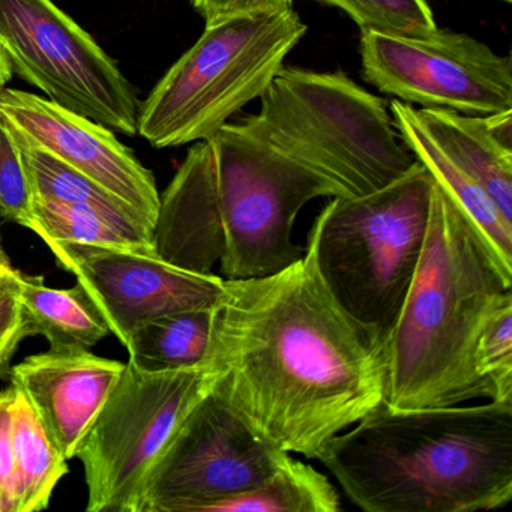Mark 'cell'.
I'll return each mask as SVG.
<instances>
[{"label":"cell","instance_id":"6da1fadb","mask_svg":"<svg viewBox=\"0 0 512 512\" xmlns=\"http://www.w3.org/2000/svg\"><path fill=\"white\" fill-rule=\"evenodd\" d=\"M203 365L260 437L316 460L385 401V346L332 298L308 245L277 274L224 280Z\"/></svg>","mask_w":512,"mask_h":512},{"label":"cell","instance_id":"7a4b0ae2","mask_svg":"<svg viewBox=\"0 0 512 512\" xmlns=\"http://www.w3.org/2000/svg\"><path fill=\"white\" fill-rule=\"evenodd\" d=\"M317 197L347 196L241 124L227 122L191 146L160 194L155 253L196 274H212L220 263L224 280L277 274L304 257L293 242V224Z\"/></svg>","mask_w":512,"mask_h":512},{"label":"cell","instance_id":"3957f363","mask_svg":"<svg viewBox=\"0 0 512 512\" xmlns=\"http://www.w3.org/2000/svg\"><path fill=\"white\" fill-rule=\"evenodd\" d=\"M317 460L368 512H476L512 499V401L392 409L383 401Z\"/></svg>","mask_w":512,"mask_h":512},{"label":"cell","instance_id":"277c9868","mask_svg":"<svg viewBox=\"0 0 512 512\" xmlns=\"http://www.w3.org/2000/svg\"><path fill=\"white\" fill-rule=\"evenodd\" d=\"M509 292L512 269L434 181L421 260L385 343V403L413 410L491 400L473 356L488 314Z\"/></svg>","mask_w":512,"mask_h":512},{"label":"cell","instance_id":"5b68a950","mask_svg":"<svg viewBox=\"0 0 512 512\" xmlns=\"http://www.w3.org/2000/svg\"><path fill=\"white\" fill-rule=\"evenodd\" d=\"M433 190V176L416 161L380 190L332 197L310 232L308 247L326 289L383 346L421 260Z\"/></svg>","mask_w":512,"mask_h":512},{"label":"cell","instance_id":"8992f818","mask_svg":"<svg viewBox=\"0 0 512 512\" xmlns=\"http://www.w3.org/2000/svg\"><path fill=\"white\" fill-rule=\"evenodd\" d=\"M242 119L251 136L337 184L347 197L403 176L415 155L395 133L385 101L343 73L283 67Z\"/></svg>","mask_w":512,"mask_h":512},{"label":"cell","instance_id":"52a82bcc","mask_svg":"<svg viewBox=\"0 0 512 512\" xmlns=\"http://www.w3.org/2000/svg\"><path fill=\"white\" fill-rule=\"evenodd\" d=\"M307 31L293 8L206 28L140 106V136L158 149L211 139L265 94Z\"/></svg>","mask_w":512,"mask_h":512},{"label":"cell","instance_id":"ba28073f","mask_svg":"<svg viewBox=\"0 0 512 512\" xmlns=\"http://www.w3.org/2000/svg\"><path fill=\"white\" fill-rule=\"evenodd\" d=\"M214 383L206 365L149 373L127 362L77 451L88 485V512H140L152 466Z\"/></svg>","mask_w":512,"mask_h":512},{"label":"cell","instance_id":"9c48e42d","mask_svg":"<svg viewBox=\"0 0 512 512\" xmlns=\"http://www.w3.org/2000/svg\"><path fill=\"white\" fill-rule=\"evenodd\" d=\"M0 49L47 100L125 136L139 134L133 86L52 0H0Z\"/></svg>","mask_w":512,"mask_h":512},{"label":"cell","instance_id":"30bf717a","mask_svg":"<svg viewBox=\"0 0 512 512\" xmlns=\"http://www.w3.org/2000/svg\"><path fill=\"white\" fill-rule=\"evenodd\" d=\"M289 455L260 437L212 388L152 466L140 512H209L215 503L265 484Z\"/></svg>","mask_w":512,"mask_h":512},{"label":"cell","instance_id":"8fae6325","mask_svg":"<svg viewBox=\"0 0 512 512\" xmlns=\"http://www.w3.org/2000/svg\"><path fill=\"white\" fill-rule=\"evenodd\" d=\"M362 74L383 94L467 116L512 110V62L481 41L437 29L406 38L362 31Z\"/></svg>","mask_w":512,"mask_h":512},{"label":"cell","instance_id":"7c38bea8","mask_svg":"<svg viewBox=\"0 0 512 512\" xmlns=\"http://www.w3.org/2000/svg\"><path fill=\"white\" fill-rule=\"evenodd\" d=\"M46 244L91 293L110 332L124 347L142 320L217 307L224 295V278L185 271L152 251L65 241Z\"/></svg>","mask_w":512,"mask_h":512},{"label":"cell","instance_id":"4fadbf2b","mask_svg":"<svg viewBox=\"0 0 512 512\" xmlns=\"http://www.w3.org/2000/svg\"><path fill=\"white\" fill-rule=\"evenodd\" d=\"M0 119L17 136L115 194L154 230L160 209L154 176L110 128L47 98L10 88L0 91Z\"/></svg>","mask_w":512,"mask_h":512},{"label":"cell","instance_id":"5bb4252c","mask_svg":"<svg viewBox=\"0 0 512 512\" xmlns=\"http://www.w3.org/2000/svg\"><path fill=\"white\" fill-rule=\"evenodd\" d=\"M127 364L88 349H49L10 368L67 460L76 457Z\"/></svg>","mask_w":512,"mask_h":512},{"label":"cell","instance_id":"9a60e30c","mask_svg":"<svg viewBox=\"0 0 512 512\" xmlns=\"http://www.w3.org/2000/svg\"><path fill=\"white\" fill-rule=\"evenodd\" d=\"M416 115L433 142L512 223V110L467 116L422 107Z\"/></svg>","mask_w":512,"mask_h":512},{"label":"cell","instance_id":"2e32d148","mask_svg":"<svg viewBox=\"0 0 512 512\" xmlns=\"http://www.w3.org/2000/svg\"><path fill=\"white\" fill-rule=\"evenodd\" d=\"M391 110L392 125L407 149L431 173L436 184L466 212L502 265L512 269L511 221L503 218L488 194L466 173L461 172L454 161L433 142L419 122L412 104L392 100Z\"/></svg>","mask_w":512,"mask_h":512},{"label":"cell","instance_id":"e0dca14e","mask_svg":"<svg viewBox=\"0 0 512 512\" xmlns=\"http://www.w3.org/2000/svg\"><path fill=\"white\" fill-rule=\"evenodd\" d=\"M17 301L29 335H43L50 349H91L112 335L91 293L77 281L52 289L43 277L19 272Z\"/></svg>","mask_w":512,"mask_h":512},{"label":"cell","instance_id":"ac0fdd59","mask_svg":"<svg viewBox=\"0 0 512 512\" xmlns=\"http://www.w3.org/2000/svg\"><path fill=\"white\" fill-rule=\"evenodd\" d=\"M217 307L173 311L137 323L125 346L128 364L149 373L202 367L211 347Z\"/></svg>","mask_w":512,"mask_h":512},{"label":"cell","instance_id":"d6986e66","mask_svg":"<svg viewBox=\"0 0 512 512\" xmlns=\"http://www.w3.org/2000/svg\"><path fill=\"white\" fill-rule=\"evenodd\" d=\"M13 439L16 512L44 511L68 473V460L19 388L13 404Z\"/></svg>","mask_w":512,"mask_h":512},{"label":"cell","instance_id":"ffe728a7","mask_svg":"<svg viewBox=\"0 0 512 512\" xmlns=\"http://www.w3.org/2000/svg\"><path fill=\"white\" fill-rule=\"evenodd\" d=\"M25 227L37 233L44 242H77L155 253L152 230L142 221L95 206L34 199Z\"/></svg>","mask_w":512,"mask_h":512},{"label":"cell","instance_id":"44dd1931","mask_svg":"<svg viewBox=\"0 0 512 512\" xmlns=\"http://www.w3.org/2000/svg\"><path fill=\"white\" fill-rule=\"evenodd\" d=\"M340 509V496L331 481L310 464L289 455L265 484L221 500L209 512H337Z\"/></svg>","mask_w":512,"mask_h":512},{"label":"cell","instance_id":"7402d4cb","mask_svg":"<svg viewBox=\"0 0 512 512\" xmlns=\"http://www.w3.org/2000/svg\"><path fill=\"white\" fill-rule=\"evenodd\" d=\"M10 133L19 148L23 169H25L34 199L44 200V202L70 203V205L95 206V208L115 212V214L130 215L148 226L133 208L118 199L115 194L110 193L106 188L80 173L79 170L62 163L49 152L43 151L38 146L29 143L28 140L17 136L13 131Z\"/></svg>","mask_w":512,"mask_h":512},{"label":"cell","instance_id":"603a6c76","mask_svg":"<svg viewBox=\"0 0 512 512\" xmlns=\"http://www.w3.org/2000/svg\"><path fill=\"white\" fill-rule=\"evenodd\" d=\"M340 8L361 31L395 37L427 38L437 31L427 0H319Z\"/></svg>","mask_w":512,"mask_h":512},{"label":"cell","instance_id":"cb8c5ba5","mask_svg":"<svg viewBox=\"0 0 512 512\" xmlns=\"http://www.w3.org/2000/svg\"><path fill=\"white\" fill-rule=\"evenodd\" d=\"M473 362L478 376L490 386L491 400L512 401V292L488 314Z\"/></svg>","mask_w":512,"mask_h":512},{"label":"cell","instance_id":"d4e9b609","mask_svg":"<svg viewBox=\"0 0 512 512\" xmlns=\"http://www.w3.org/2000/svg\"><path fill=\"white\" fill-rule=\"evenodd\" d=\"M32 202L34 197L19 148L7 125L0 119V217L25 227L31 215Z\"/></svg>","mask_w":512,"mask_h":512},{"label":"cell","instance_id":"484cf974","mask_svg":"<svg viewBox=\"0 0 512 512\" xmlns=\"http://www.w3.org/2000/svg\"><path fill=\"white\" fill-rule=\"evenodd\" d=\"M206 28L236 19L269 16L293 8V0H191Z\"/></svg>","mask_w":512,"mask_h":512},{"label":"cell","instance_id":"4316f807","mask_svg":"<svg viewBox=\"0 0 512 512\" xmlns=\"http://www.w3.org/2000/svg\"><path fill=\"white\" fill-rule=\"evenodd\" d=\"M16 388L0 391V491L16 509V470H14L13 404Z\"/></svg>","mask_w":512,"mask_h":512},{"label":"cell","instance_id":"83f0119b","mask_svg":"<svg viewBox=\"0 0 512 512\" xmlns=\"http://www.w3.org/2000/svg\"><path fill=\"white\" fill-rule=\"evenodd\" d=\"M29 337L17 295L0 305V377L10 373L11 361L20 343Z\"/></svg>","mask_w":512,"mask_h":512},{"label":"cell","instance_id":"f1b7e54d","mask_svg":"<svg viewBox=\"0 0 512 512\" xmlns=\"http://www.w3.org/2000/svg\"><path fill=\"white\" fill-rule=\"evenodd\" d=\"M13 67H11L10 59L5 55L4 50L0 49V91L7 88L8 83L13 79Z\"/></svg>","mask_w":512,"mask_h":512},{"label":"cell","instance_id":"f546056e","mask_svg":"<svg viewBox=\"0 0 512 512\" xmlns=\"http://www.w3.org/2000/svg\"><path fill=\"white\" fill-rule=\"evenodd\" d=\"M0 512H16L14 503L0 491Z\"/></svg>","mask_w":512,"mask_h":512},{"label":"cell","instance_id":"4dcf8cb0","mask_svg":"<svg viewBox=\"0 0 512 512\" xmlns=\"http://www.w3.org/2000/svg\"><path fill=\"white\" fill-rule=\"evenodd\" d=\"M5 253L4 250H2V245H0V257H4Z\"/></svg>","mask_w":512,"mask_h":512},{"label":"cell","instance_id":"1f68e13d","mask_svg":"<svg viewBox=\"0 0 512 512\" xmlns=\"http://www.w3.org/2000/svg\"><path fill=\"white\" fill-rule=\"evenodd\" d=\"M503 2H506V4H509V2H512V0H503Z\"/></svg>","mask_w":512,"mask_h":512}]
</instances>
